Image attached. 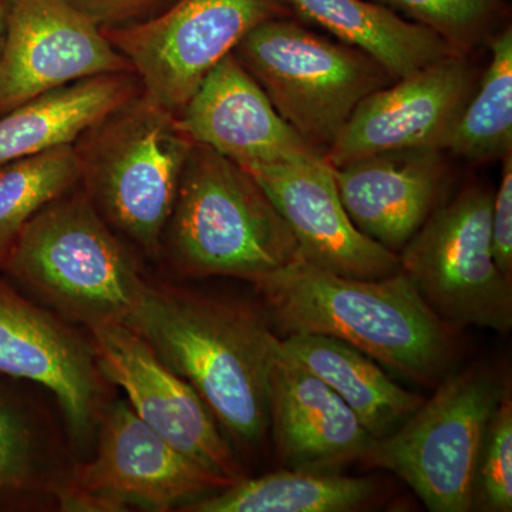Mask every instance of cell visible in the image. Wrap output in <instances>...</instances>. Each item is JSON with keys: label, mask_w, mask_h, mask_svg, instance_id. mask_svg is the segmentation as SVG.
Instances as JSON below:
<instances>
[{"label": "cell", "mask_w": 512, "mask_h": 512, "mask_svg": "<svg viewBox=\"0 0 512 512\" xmlns=\"http://www.w3.org/2000/svg\"><path fill=\"white\" fill-rule=\"evenodd\" d=\"M126 325L194 387L232 437L247 446L261 443L279 343L268 316L242 303L148 285Z\"/></svg>", "instance_id": "1"}, {"label": "cell", "mask_w": 512, "mask_h": 512, "mask_svg": "<svg viewBox=\"0 0 512 512\" xmlns=\"http://www.w3.org/2000/svg\"><path fill=\"white\" fill-rule=\"evenodd\" d=\"M286 335L338 338L403 375L430 383L454 355L450 326L403 272L379 279L336 275L298 259L252 284Z\"/></svg>", "instance_id": "2"}, {"label": "cell", "mask_w": 512, "mask_h": 512, "mask_svg": "<svg viewBox=\"0 0 512 512\" xmlns=\"http://www.w3.org/2000/svg\"><path fill=\"white\" fill-rule=\"evenodd\" d=\"M167 229L175 266L195 278L228 276L254 284L301 256L258 181L202 144L191 148Z\"/></svg>", "instance_id": "3"}, {"label": "cell", "mask_w": 512, "mask_h": 512, "mask_svg": "<svg viewBox=\"0 0 512 512\" xmlns=\"http://www.w3.org/2000/svg\"><path fill=\"white\" fill-rule=\"evenodd\" d=\"M2 266L89 329L127 323L148 286L84 190L66 192L37 212Z\"/></svg>", "instance_id": "4"}, {"label": "cell", "mask_w": 512, "mask_h": 512, "mask_svg": "<svg viewBox=\"0 0 512 512\" xmlns=\"http://www.w3.org/2000/svg\"><path fill=\"white\" fill-rule=\"evenodd\" d=\"M194 144L177 114L141 90L73 147L80 183L104 220L157 255Z\"/></svg>", "instance_id": "5"}, {"label": "cell", "mask_w": 512, "mask_h": 512, "mask_svg": "<svg viewBox=\"0 0 512 512\" xmlns=\"http://www.w3.org/2000/svg\"><path fill=\"white\" fill-rule=\"evenodd\" d=\"M234 55L279 116L323 157L356 107L393 83L367 53L286 18L256 26Z\"/></svg>", "instance_id": "6"}, {"label": "cell", "mask_w": 512, "mask_h": 512, "mask_svg": "<svg viewBox=\"0 0 512 512\" xmlns=\"http://www.w3.org/2000/svg\"><path fill=\"white\" fill-rule=\"evenodd\" d=\"M510 383L493 367L447 376L431 399L367 453L370 467L392 471L427 510L467 512L485 430Z\"/></svg>", "instance_id": "7"}, {"label": "cell", "mask_w": 512, "mask_h": 512, "mask_svg": "<svg viewBox=\"0 0 512 512\" xmlns=\"http://www.w3.org/2000/svg\"><path fill=\"white\" fill-rule=\"evenodd\" d=\"M493 192L467 187L436 207L399 252L403 272L448 326L512 328V281L491 247Z\"/></svg>", "instance_id": "8"}, {"label": "cell", "mask_w": 512, "mask_h": 512, "mask_svg": "<svg viewBox=\"0 0 512 512\" xmlns=\"http://www.w3.org/2000/svg\"><path fill=\"white\" fill-rule=\"evenodd\" d=\"M286 0H175L163 12L101 28L147 97L180 113L202 80L256 26L286 18Z\"/></svg>", "instance_id": "9"}, {"label": "cell", "mask_w": 512, "mask_h": 512, "mask_svg": "<svg viewBox=\"0 0 512 512\" xmlns=\"http://www.w3.org/2000/svg\"><path fill=\"white\" fill-rule=\"evenodd\" d=\"M231 484L178 451L130 404L117 402L101 417L96 458L77 467L53 493L66 511H170Z\"/></svg>", "instance_id": "10"}, {"label": "cell", "mask_w": 512, "mask_h": 512, "mask_svg": "<svg viewBox=\"0 0 512 512\" xmlns=\"http://www.w3.org/2000/svg\"><path fill=\"white\" fill-rule=\"evenodd\" d=\"M90 332L101 375L127 393L131 409L147 426L215 476L232 483L244 478L200 394L146 340L126 323H101Z\"/></svg>", "instance_id": "11"}, {"label": "cell", "mask_w": 512, "mask_h": 512, "mask_svg": "<svg viewBox=\"0 0 512 512\" xmlns=\"http://www.w3.org/2000/svg\"><path fill=\"white\" fill-rule=\"evenodd\" d=\"M124 72H133L126 57L69 0H9L0 53V116L66 84Z\"/></svg>", "instance_id": "12"}, {"label": "cell", "mask_w": 512, "mask_h": 512, "mask_svg": "<svg viewBox=\"0 0 512 512\" xmlns=\"http://www.w3.org/2000/svg\"><path fill=\"white\" fill-rule=\"evenodd\" d=\"M477 83L476 69L466 56L456 53L393 80L356 107L326 153V161L342 167L384 151L447 150Z\"/></svg>", "instance_id": "13"}, {"label": "cell", "mask_w": 512, "mask_h": 512, "mask_svg": "<svg viewBox=\"0 0 512 512\" xmlns=\"http://www.w3.org/2000/svg\"><path fill=\"white\" fill-rule=\"evenodd\" d=\"M245 170L264 188L309 264L356 279L400 272L399 255L367 237L350 220L326 158Z\"/></svg>", "instance_id": "14"}, {"label": "cell", "mask_w": 512, "mask_h": 512, "mask_svg": "<svg viewBox=\"0 0 512 512\" xmlns=\"http://www.w3.org/2000/svg\"><path fill=\"white\" fill-rule=\"evenodd\" d=\"M0 373L42 384L55 394L74 439L89 436L99 412L101 375L93 346L3 279Z\"/></svg>", "instance_id": "15"}, {"label": "cell", "mask_w": 512, "mask_h": 512, "mask_svg": "<svg viewBox=\"0 0 512 512\" xmlns=\"http://www.w3.org/2000/svg\"><path fill=\"white\" fill-rule=\"evenodd\" d=\"M177 117L195 144L244 168L325 158L279 116L234 52L207 74Z\"/></svg>", "instance_id": "16"}, {"label": "cell", "mask_w": 512, "mask_h": 512, "mask_svg": "<svg viewBox=\"0 0 512 512\" xmlns=\"http://www.w3.org/2000/svg\"><path fill=\"white\" fill-rule=\"evenodd\" d=\"M269 427L289 470L335 471L363 461L376 440L332 389L279 338L269 373Z\"/></svg>", "instance_id": "17"}, {"label": "cell", "mask_w": 512, "mask_h": 512, "mask_svg": "<svg viewBox=\"0 0 512 512\" xmlns=\"http://www.w3.org/2000/svg\"><path fill=\"white\" fill-rule=\"evenodd\" d=\"M443 151L403 148L332 167L340 200L357 229L399 255L439 207L447 177Z\"/></svg>", "instance_id": "18"}, {"label": "cell", "mask_w": 512, "mask_h": 512, "mask_svg": "<svg viewBox=\"0 0 512 512\" xmlns=\"http://www.w3.org/2000/svg\"><path fill=\"white\" fill-rule=\"evenodd\" d=\"M141 90L133 72L101 74L25 101L0 116V165L73 146Z\"/></svg>", "instance_id": "19"}, {"label": "cell", "mask_w": 512, "mask_h": 512, "mask_svg": "<svg viewBox=\"0 0 512 512\" xmlns=\"http://www.w3.org/2000/svg\"><path fill=\"white\" fill-rule=\"evenodd\" d=\"M281 342L348 404L376 441L399 429L424 402L419 394L393 382L375 359L343 340L319 333H291Z\"/></svg>", "instance_id": "20"}, {"label": "cell", "mask_w": 512, "mask_h": 512, "mask_svg": "<svg viewBox=\"0 0 512 512\" xmlns=\"http://www.w3.org/2000/svg\"><path fill=\"white\" fill-rule=\"evenodd\" d=\"M303 19L376 60L393 80L450 55L433 30L369 0H286ZM457 55V53H456Z\"/></svg>", "instance_id": "21"}, {"label": "cell", "mask_w": 512, "mask_h": 512, "mask_svg": "<svg viewBox=\"0 0 512 512\" xmlns=\"http://www.w3.org/2000/svg\"><path fill=\"white\" fill-rule=\"evenodd\" d=\"M372 478L333 471H275L241 478L227 488L184 505L187 512H348L375 497Z\"/></svg>", "instance_id": "22"}, {"label": "cell", "mask_w": 512, "mask_h": 512, "mask_svg": "<svg viewBox=\"0 0 512 512\" xmlns=\"http://www.w3.org/2000/svg\"><path fill=\"white\" fill-rule=\"evenodd\" d=\"M448 151L473 163L512 153V29L491 40V59L461 114Z\"/></svg>", "instance_id": "23"}, {"label": "cell", "mask_w": 512, "mask_h": 512, "mask_svg": "<svg viewBox=\"0 0 512 512\" xmlns=\"http://www.w3.org/2000/svg\"><path fill=\"white\" fill-rule=\"evenodd\" d=\"M79 183L73 146L0 165V265L37 212Z\"/></svg>", "instance_id": "24"}, {"label": "cell", "mask_w": 512, "mask_h": 512, "mask_svg": "<svg viewBox=\"0 0 512 512\" xmlns=\"http://www.w3.org/2000/svg\"><path fill=\"white\" fill-rule=\"evenodd\" d=\"M436 32L457 55L466 56L491 33L498 0H379Z\"/></svg>", "instance_id": "25"}, {"label": "cell", "mask_w": 512, "mask_h": 512, "mask_svg": "<svg viewBox=\"0 0 512 512\" xmlns=\"http://www.w3.org/2000/svg\"><path fill=\"white\" fill-rule=\"evenodd\" d=\"M471 510H512L511 389L505 392L503 399L498 403L485 430L474 471Z\"/></svg>", "instance_id": "26"}, {"label": "cell", "mask_w": 512, "mask_h": 512, "mask_svg": "<svg viewBox=\"0 0 512 512\" xmlns=\"http://www.w3.org/2000/svg\"><path fill=\"white\" fill-rule=\"evenodd\" d=\"M35 436L25 417L0 403V494L26 490L37 474Z\"/></svg>", "instance_id": "27"}, {"label": "cell", "mask_w": 512, "mask_h": 512, "mask_svg": "<svg viewBox=\"0 0 512 512\" xmlns=\"http://www.w3.org/2000/svg\"><path fill=\"white\" fill-rule=\"evenodd\" d=\"M491 247L495 264L512 278V153L503 158L500 187L493 194Z\"/></svg>", "instance_id": "28"}, {"label": "cell", "mask_w": 512, "mask_h": 512, "mask_svg": "<svg viewBox=\"0 0 512 512\" xmlns=\"http://www.w3.org/2000/svg\"><path fill=\"white\" fill-rule=\"evenodd\" d=\"M100 26L116 28L141 22L163 12L175 0H69Z\"/></svg>", "instance_id": "29"}, {"label": "cell", "mask_w": 512, "mask_h": 512, "mask_svg": "<svg viewBox=\"0 0 512 512\" xmlns=\"http://www.w3.org/2000/svg\"><path fill=\"white\" fill-rule=\"evenodd\" d=\"M9 0H0V53H2L3 37L6 29V13H8Z\"/></svg>", "instance_id": "30"}]
</instances>
